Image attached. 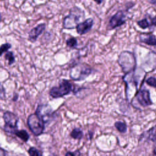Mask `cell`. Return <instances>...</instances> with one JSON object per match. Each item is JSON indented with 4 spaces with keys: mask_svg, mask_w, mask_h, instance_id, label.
<instances>
[{
    "mask_svg": "<svg viewBox=\"0 0 156 156\" xmlns=\"http://www.w3.org/2000/svg\"><path fill=\"white\" fill-rule=\"evenodd\" d=\"M5 98V91L3 85L0 82V99H4Z\"/></svg>",
    "mask_w": 156,
    "mask_h": 156,
    "instance_id": "23",
    "label": "cell"
},
{
    "mask_svg": "<svg viewBox=\"0 0 156 156\" xmlns=\"http://www.w3.org/2000/svg\"><path fill=\"white\" fill-rule=\"evenodd\" d=\"M137 24L141 28V29H146L150 26V23L147 21V18H143L140 21H137Z\"/></svg>",
    "mask_w": 156,
    "mask_h": 156,
    "instance_id": "19",
    "label": "cell"
},
{
    "mask_svg": "<svg viewBox=\"0 0 156 156\" xmlns=\"http://www.w3.org/2000/svg\"><path fill=\"white\" fill-rule=\"evenodd\" d=\"M28 152L30 156H42V152L34 147H30Z\"/></svg>",
    "mask_w": 156,
    "mask_h": 156,
    "instance_id": "21",
    "label": "cell"
},
{
    "mask_svg": "<svg viewBox=\"0 0 156 156\" xmlns=\"http://www.w3.org/2000/svg\"><path fill=\"white\" fill-rule=\"evenodd\" d=\"M115 126L117 130L121 133H124L127 130V125L124 122L117 121L115 123Z\"/></svg>",
    "mask_w": 156,
    "mask_h": 156,
    "instance_id": "18",
    "label": "cell"
},
{
    "mask_svg": "<svg viewBox=\"0 0 156 156\" xmlns=\"http://www.w3.org/2000/svg\"><path fill=\"white\" fill-rule=\"evenodd\" d=\"M83 11L77 7H74L70 10L69 14L66 16L63 21L64 29H71L76 27L79 22L84 18Z\"/></svg>",
    "mask_w": 156,
    "mask_h": 156,
    "instance_id": "2",
    "label": "cell"
},
{
    "mask_svg": "<svg viewBox=\"0 0 156 156\" xmlns=\"http://www.w3.org/2000/svg\"><path fill=\"white\" fill-rule=\"evenodd\" d=\"M151 24L156 26V16H155L151 19Z\"/></svg>",
    "mask_w": 156,
    "mask_h": 156,
    "instance_id": "24",
    "label": "cell"
},
{
    "mask_svg": "<svg viewBox=\"0 0 156 156\" xmlns=\"http://www.w3.org/2000/svg\"><path fill=\"white\" fill-rule=\"evenodd\" d=\"M70 135L72 138H73L74 139L79 140V139L82 138V137L83 136V132L80 129L75 128L72 130Z\"/></svg>",
    "mask_w": 156,
    "mask_h": 156,
    "instance_id": "15",
    "label": "cell"
},
{
    "mask_svg": "<svg viewBox=\"0 0 156 156\" xmlns=\"http://www.w3.org/2000/svg\"><path fill=\"white\" fill-rule=\"evenodd\" d=\"M4 58H5V60H8V65L9 66L13 64L15 62V57L13 55V53L11 51L6 52Z\"/></svg>",
    "mask_w": 156,
    "mask_h": 156,
    "instance_id": "17",
    "label": "cell"
},
{
    "mask_svg": "<svg viewBox=\"0 0 156 156\" xmlns=\"http://www.w3.org/2000/svg\"><path fill=\"white\" fill-rule=\"evenodd\" d=\"M0 19H1V15H0Z\"/></svg>",
    "mask_w": 156,
    "mask_h": 156,
    "instance_id": "31",
    "label": "cell"
},
{
    "mask_svg": "<svg viewBox=\"0 0 156 156\" xmlns=\"http://www.w3.org/2000/svg\"><path fill=\"white\" fill-rule=\"evenodd\" d=\"M126 14L124 10L118 11L109 20L107 29L108 30H112L123 25L126 23Z\"/></svg>",
    "mask_w": 156,
    "mask_h": 156,
    "instance_id": "6",
    "label": "cell"
},
{
    "mask_svg": "<svg viewBox=\"0 0 156 156\" xmlns=\"http://www.w3.org/2000/svg\"><path fill=\"white\" fill-rule=\"evenodd\" d=\"M149 2L154 5H156V0H148Z\"/></svg>",
    "mask_w": 156,
    "mask_h": 156,
    "instance_id": "26",
    "label": "cell"
},
{
    "mask_svg": "<svg viewBox=\"0 0 156 156\" xmlns=\"http://www.w3.org/2000/svg\"><path fill=\"white\" fill-rule=\"evenodd\" d=\"M46 28V24L44 23H41L38 24L36 27L32 28L29 32V40L32 43L35 42L38 37L43 34Z\"/></svg>",
    "mask_w": 156,
    "mask_h": 156,
    "instance_id": "9",
    "label": "cell"
},
{
    "mask_svg": "<svg viewBox=\"0 0 156 156\" xmlns=\"http://www.w3.org/2000/svg\"><path fill=\"white\" fill-rule=\"evenodd\" d=\"M65 156H74V153L73 152H67Z\"/></svg>",
    "mask_w": 156,
    "mask_h": 156,
    "instance_id": "27",
    "label": "cell"
},
{
    "mask_svg": "<svg viewBox=\"0 0 156 156\" xmlns=\"http://www.w3.org/2000/svg\"><path fill=\"white\" fill-rule=\"evenodd\" d=\"M146 133L149 140L152 141H156V125L148 130Z\"/></svg>",
    "mask_w": 156,
    "mask_h": 156,
    "instance_id": "13",
    "label": "cell"
},
{
    "mask_svg": "<svg viewBox=\"0 0 156 156\" xmlns=\"http://www.w3.org/2000/svg\"><path fill=\"white\" fill-rule=\"evenodd\" d=\"M154 155H156V144H155V147H154Z\"/></svg>",
    "mask_w": 156,
    "mask_h": 156,
    "instance_id": "29",
    "label": "cell"
},
{
    "mask_svg": "<svg viewBox=\"0 0 156 156\" xmlns=\"http://www.w3.org/2000/svg\"><path fill=\"white\" fill-rule=\"evenodd\" d=\"M93 69L87 63H79L73 66L70 71V77L74 80H83L93 73Z\"/></svg>",
    "mask_w": 156,
    "mask_h": 156,
    "instance_id": "3",
    "label": "cell"
},
{
    "mask_svg": "<svg viewBox=\"0 0 156 156\" xmlns=\"http://www.w3.org/2000/svg\"><path fill=\"white\" fill-rule=\"evenodd\" d=\"M93 25V20L92 18H88L82 23H79L76 26V30L78 34L83 35L88 33Z\"/></svg>",
    "mask_w": 156,
    "mask_h": 156,
    "instance_id": "10",
    "label": "cell"
},
{
    "mask_svg": "<svg viewBox=\"0 0 156 156\" xmlns=\"http://www.w3.org/2000/svg\"><path fill=\"white\" fill-rule=\"evenodd\" d=\"M140 41L149 46H156L155 37L149 33H141L139 35Z\"/></svg>",
    "mask_w": 156,
    "mask_h": 156,
    "instance_id": "12",
    "label": "cell"
},
{
    "mask_svg": "<svg viewBox=\"0 0 156 156\" xmlns=\"http://www.w3.org/2000/svg\"><path fill=\"white\" fill-rule=\"evenodd\" d=\"M3 118L5 122V126L12 129H16L18 118L16 115L10 112H6L4 113Z\"/></svg>",
    "mask_w": 156,
    "mask_h": 156,
    "instance_id": "11",
    "label": "cell"
},
{
    "mask_svg": "<svg viewBox=\"0 0 156 156\" xmlns=\"http://www.w3.org/2000/svg\"><path fill=\"white\" fill-rule=\"evenodd\" d=\"M93 1H95L98 4H100L102 2V0H93Z\"/></svg>",
    "mask_w": 156,
    "mask_h": 156,
    "instance_id": "28",
    "label": "cell"
},
{
    "mask_svg": "<svg viewBox=\"0 0 156 156\" xmlns=\"http://www.w3.org/2000/svg\"><path fill=\"white\" fill-rule=\"evenodd\" d=\"M27 124L35 135H40L43 133L44 129V122L36 114H32L28 117Z\"/></svg>",
    "mask_w": 156,
    "mask_h": 156,
    "instance_id": "5",
    "label": "cell"
},
{
    "mask_svg": "<svg viewBox=\"0 0 156 156\" xmlns=\"http://www.w3.org/2000/svg\"><path fill=\"white\" fill-rule=\"evenodd\" d=\"M73 90L71 83L66 79H62L59 82L58 87H53L49 91V95L53 98H58L68 94Z\"/></svg>",
    "mask_w": 156,
    "mask_h": 156,
    "instance_id": "4",
    "label": "cell"
},
{
    "mask_svg": "<svg viewBox=\"0 0 156 156\" xmlns=\"http://www.w3.org/2000/svg\"><path fill=\"white\" fill-rule=\"evenodd\" d=\"M11 48V44L9 43H5L1 45L0 46V57L4 53L7 52V51Z\"/></svg>",
    "mask_w": 156,
    "mask_h": 156,
    "instance_id": "20",
    "label": "cell"
},
{
    "mask_svg": "<svg viewBox=\"0 0 156 156\" xmlns=\"http://www.w3.org/2000/svg\"><path fill=\"white\" fill-rule=\"evenodd\" d=\"M66 44L71 49H76L77 45V39L74 37H70L66 40Z\"/></svg>",
    "mask_w": 156,
    "mask_h": 156,
    "instance_id": "16",
    "label": "cell"
},
{
    "mask_svg": "<svg viewBox=\"0 0 156 156\" xmlns=\"http://www.w3.org/2000/svg\"><path fill=\"white\" fill-rule=\"evenodd\" d=\"M17 136H18L20 138H21L24 141H27L29 138V136L27 133V132L24 130H16L15 133Z\"/></svg>",
    "mask_w": 156,
    "mask_h": 156,
    "instance_id": "14",
    "label": "cell"
},
{
    "mask_svg": "<svg viewBox=\"0 0 156 156\" xmlns=\"http://www.w3.org/2000/svg\"><path fill=\"white\" fill-rule=\"evenodd\" d=\"M146 83L151 87L156 88V78L154 77H150L147 79Z\"/></svg>",
    "mask_w": 156,
    "mask_h": 156,
    "instance_id": "22",
    "label": "cell"
},
{
    "mask_svg": "<svg viewBox=\"0 0 156 156\" xmlns=\"http://www.w3.org/2000/svg\"><path fill=\"white\" fill-rule=\"evenodd\" d=\"M118 62L125 74L135 71L136 59L132 52L122 51L119 55Z\"/></svg>",
    "mask_w": 156,
    "mask_h": 156,
    "instance_id": "1",
    "label": "cell"
},
{
    "mask_svg": "<svg viewBox=\"0 0 156 156\" xmlns=\"http://www.w3.org/2000/svg\"><path fill=\"white\" fill-rule=\"evenodd\" d=\"M49 156H56V155H50Z\"/></svg>",
    "mask_w": 156,
    "mask_h": 156,
    "instance_id": "30",
    "label": "cell"
},
{
    "mask_svg": "<svg viewBox=\"0 0 156 156\" xmlns=\"http://www.w3.org/2000/svg\"><path fill=\"white\" fill-rule=\"evenodd\" d=\"M0 156H5V151L2 148H0Z\"/></svg>",
    "mask_w": 156,
    "mask_h": 156,
    "instance_id": "25",
    "label": "cell"
},
{
    "mask_svg": "<svg viewBox=\"0 0 156 156\" xmlns=\"http://www.w3.org/2000/svg\"><path fill=\"white\" fill-rule=\"evenodd\" d=\"M44 122H49L52 118L53 112L48 104H42L38 106L35 113Z\"/></svg>",
    "mask_w": 156,
    "mask_h": 156,
    "instance_id": "7",
    "label": "cell"
},
{
    "mask_svg": "<svg viewBox=\"0 0 156 156\" xmlns=\"http://www.w3.org/2000/svg\"><path fill=\"white\" fill-rule=\"evenodd\" d=\"M138 103L143 107H147L152 104L150 98V93L147 90H141L136 94Z\"/></svg>",
    "mask_w": 156,
    "mask_h": 156,
    "instance_id": "8",
    "label": "cell"
}]
</instances>
